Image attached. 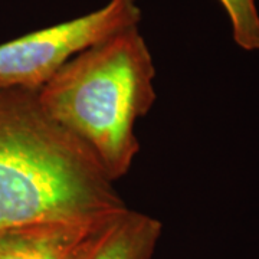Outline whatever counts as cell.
Returning <instances> with one entry per match:
<instances>
[{"mask_svg":"<svg viewBox=\"0 0 259 259\" xmlns=\"http://www.w3.org/2000/svg\"><path fill=\"white\" fill-rule=\"evenodd\" d=\"M104 219L45 221L3 228L0 229V259H69Z\"/></svg>","mask_w":259,"mask_h":259,"instance_id":"5","label":"cell"},{"mask_svg":"<svg viewBox=\"0 0 259 259\" xmlns=\"http://www.w3.org/2000/svg\"><path fill=\"white\" fill-rule=\"evenodd\" d=\"M125 207L97 158L48 115L36 91L0 90V229L100 221Z\"/></svg>","mask_w":259,"mask_h":259,"instance_id":"1","label":"cell"},{"mask_svg":"<svg viewBox=\"0 0 259 259\" xmlns=\"http://www.w3.org/2000/svg\"><path fill=\"white\" fill-rule=\"evenodd\" d=\"M139 0H108L79 18L0 44V90L39 91L74 56L122 30L140 26Z\"/></svg>","mask_w":259,"mask_h":259,"instance_id":"3","label":"cell"},{"mask_svg":"<svg viewBox=\"0 0 259 259\" xmlns=\"http://www.w3.org/2000/svg\"><path fill=\"white\" fill-rule=\"evenodd\" d=\"M161 232L160 221L127 206L104 219L69 259H151Z\"/></svg>","mask_w":259,"mask_h":259,"instance_id":"4","label":"cell"},{"mask_svg":"<svg viewBox=\"0 0 259 259\" xmlns=\"http://www.w3.org/2000/svg\"><path fill=\"white\" fill-rule=\"evenodd\" d=\"M226 10L235 44L243 51H259V12L255 0H219Z\"/></svg>","mask_w":259,"mask_h":259,"instance_id":"6","label":"cell"},{"mask_svg":"<svg viewBox=\"0 0 259 259\" xmlns=\"http://www.w3.org/2000/svg\"><path fill=\"white\" fill-rule=\"evenodd\" d=\"M154 81V59L136 26L74 56L36 94L48 115L79 140L115 182L139 154L136 124L157 100Z\"/></svg>","mask_w":259,"mask_h":259,"instance_id":"2","label":"cell"}]
</instances>
